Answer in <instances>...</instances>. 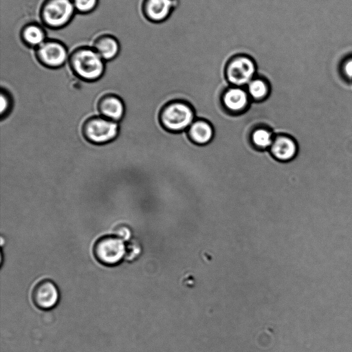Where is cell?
<instances>
[{"instance_id": "3957f363", "label": "cell", "mask_w": 352, "mask_h": 352, "mask_svg": "<svg viewBox=\"0 0 352 352\" xmlns=\"http://www.w3.org/2000/svg\"><path fill=\"white\" fill-rule=\"evenodd\" d=\"M118 122L101 116L88 118L82 126V135L89 143L96 145L109 144L119 134Z\"/></svg>"}, {"instance_id": "2e32d148", "label": "cell", "mask_w": 352, "mask_h": 352, "mask_svg": "<svg viewBox=\"0 0 352 352\" xmlns=\"http://www.w3.org/2000/svg\"><path fill=\"white\" fill-rule=\"evenodd\" d=\"M270 85L267 80L262 76H256L247 85L246 91L251 100L262 101L270 94Z\"/></svg>"}, {"instance_id": "7a4b0ae2", "label": "cell", "mask_w": 352, "mask_h": 352, "mask_svg": "<svg viewBox=\"0 0 352 352\" xmlns=\"http://www.w3.org/2000/svg\"><path fill=\"white\" fill-rule=\"evenodd\" d=\"M76 12L72 0H44L39 9V16L45 27L59 30L70 23Z\"/></svg>"}, {"instance_id": "9c48e42d", "label": "cell", "mask_w": 352, "mask_h": 352, "mask_svg": "<svg viewBox=\"0 0 352 352\" xmlns=\"http://www.w3.org/2000/svg\"><path fill=\"white\" fill-rule=\"evenodd\" d=\"M274 157L282 162L294 161L298 153V144L296 139L289 134H279L274 137L269 148Z\"/></svg>"}, {"instance_id": "ba28073f", "label": "cell", "mask_w": 352, "mask_h": 352, "mask_svg": "<svg viewBox=\"0 0 352 352\" xmlns=\"http://www.w3.org/2000/svg\"><path fill=\"white\" fill-rule=\"evenodd\" d=\"M32 298L34 304L43 310H48L56 305L59 292L56 284L50 279H43L34 286Z\"/></svg>"}, {"instance_id": "6da1fadb", "label": "cell", "mask_w": 352, "mask_h": 352, "mask_svg": "<svg viewBox=\"0 0 352 352\" xmlns=\"http://www.w3.org/2000/svg\"><path fill=\"white\" fill-rule=\"evenodd\" d=\"M105 61L92 46H79L69 54L68 64L79 79L93 82L100 79L106 69Z\"/></svg>"}, {"instance_id": "e0dca14e", "label": "cell", "mask_w": 352, "mask_h": 352, "mask_svg": "<svg viewBox=\"0 0 352 352\" xmlns=\"http://www.w3.org/2000/svg\"><path fill=\"white\" fill-rule=\"evenodd\" d=\"M274 137V133L269 129L258 127L252 133L251 140L256 148L266 150L272 146Z\"/></svg>"}, {"instance_id": "7c38bea8", "label": "cell", "mask_w": 352, "mask_h": 352, "mask_svg": "<svg viewBox=\"0 0 352 352\" xmlns=\"http://www.w3.org/2000/svg\"><path fill=\"white\" fill-rule=\"evenodd\" d=\"M251 98L246 89L241 87L230 86L222 95L221 102L230 113H239L246 109Z\"/></svg>"}, {"instance_id": "9a60e30c", "label": "cell", "mask_w": 352, "mask_h": 352, "mask_svg": "<svg viewBox=\"0 0 352 352\" xmlns=\"http://www.w3.org/2000/svg\"><path fill=\"white\" fill-rule=\"evenodd\" d=\"M190 140L199 145L208 144L214 137L212 126L204 120H195L187 130Z\"/></svg>"}, {"instance_id": "4fadbf2b", "label": "cell", "mask_w": 352, "mask_h": 352, "mask_svg": "<svg viewBox=\"0 0 352 352\" xmlns=\"http://www.w3.org/2000/svg\"><path fill=\"white\" fill-rule=\"evenodd\" d=\"M91 46L105 62L115 59L120 52L119 41L108 33L98 35Z\"/></svg>"}, {"instance_id": "ffe728a7", "label": "cell", "mask_w": 352, "mask_h": 352, "mask_svg": "<svg viewBox=\"0 0 352 352\" xmlns=\"http://www.w3.org/2000/svg\"><path fill=\"white\" fill-rule=\"evenodd\" d=\"M140 252V248L136 243H130L126 245L125 258L133 260Z\"/></svg>"}, {"instance_id": "ac0fdd59", "label": "cell", "mask_w": 352, "mask_h": 352, "mask_svg": "<svg viewBox=\"0 0 352 352\" xmlns=\"http://www.w3.org/2000/svg\"><path fill=\"white\" fill-rule=\"evenodd\" d=\"M76 12L87 14L94 12L99 3V0H72Z\"/></svg>"}, {"instance_id": "52a82bcc", "label": "cell", "mask_w": 352, "mask_h": 352, "mask_svg": "<svg viewBox=\"0 0 352 352\" xmlns=\"http://www.w3.org/2000/svg\"><path fill=\"white\" fill-rule=\"evenodd\" d=\"M35 58L43 67L56 69L68 63L69 54L66 45L55 38H47L34 50Z\"/></svg>"}, {"instance_id": "277c9868", "label": "cell", "mask_w": 352, "mask_h": 352, "mask_svg": "<svg viewBox=\"0 0 352 352\" xmlns=\"http://www.w3.org/2000/svg\"><path fill=\"white\" fill-rule=\"evenodd\" d=\"M195 120L193 109L182 101L168 103L160 113V121L162 126L173 132L188 130Z\"/></svg>"}, {"instance_id": "8992f818", "label": "cell", "mask_w": 352, "mask_h": 352, "mask_svg": "<svg viewBox=\"0 0 352 352\" xmlns=\"http://www.w3.org/2000/svg\"><path fill=\"white\" fill-rule=\"evenodd\" d=\"M126 245L116 235H105L95 242L93 252L95 258L106 266H113L125 258Z\"/></svg>"}, {"instance_id": "d6986e66", "label": "cell", "mask_w": 352, "mask_h": 352, "mask_svg": "<svg viewBox=\"0 0 352 352\" xmlns=\"http://www.w3.org/2000/svg\"><path fill=\"white\" fill-rule=\"evenodd\" d=\"M1 109H0V116L1 118L3 119L7 117L12 108L13 106V100L12 98V96L9 93V91L1 87Z\"/></svg>"}, {"instance_id": "5bb4252c", "label": "cell", "mask_w": 352, "mask_h": 352, "mask_svg": "<svg viewBox=\"0 0 352 352\" xmlns=\"http://www.w3.org/2000/svg\"><path fill=\"white\" fill-rule=\"evenodd\" d=\"M43 25L36 22L25 24L20 30L22 43L34 50L41 45L47 39L46 31Z\"/></svg>"}, {"instance_id": "30bf717a", "label": "cell", "mask_w": 352, "mask_h": 352, "mask_svg": "<svg viewBox=\"0 0 352 352\" xmlns=\"http://www.w3.org/2000/svg\"><path fill=\"white\" fill-rule=\"evenodd\" d=\"M174 7L175 0H143L142 12L150 22L162 23L169 17Z\"/></svg>"}, {"instance_id": "5b68a950", "label": "cell", "mask_w": 352, "mask_h": 352, "mask_svg": "<svg viewBox=\"0 0 352 352\" xmlns=\"http://www.w3.org/2000/svg\"><path fill=\"white\" fill-rule=\"evenodd\" d=\"M224 77L231 86L247 85L257 74V65L250 56L239 54L230 57L226 63Z\"/></svg>"}, {"instance_id": "8fae6325", "label": "cell", "mask_w": 352, "mask_h": 352, "mask_svg": "<svg viewBox=\"0 0 352 352\" xmlns=\"http://www.w3.org/2000/svg\"><path fill=\"white\" fill-rule=\"evenodd\" d=\"M100 116L118 122L125 113V104L120 96L115 94H106L98 101Z\"/></svg>"}, {"instance_id": "44dd1931", "label": "cell", "mask_w": 352, "mask_h": 352, "mask_svg": "<svg viewBox=\"0 0 352 352\" xmlns=\"http://www.w3.org/2000/svg\"><path fill=\"white\" fill-rule=\"evenodd\" d=\"M114 235L122 239L123 241H126L130 239L131 232L127 226H119L115 228Z\"/></svg>"}, {"instance_id": "7402d4cb", "label": "cell", "mask_w": 352, "mask_h": 352, "mask_svg": "<svg viewBox=\"0 0 352 352\" xmlns=\"http://www.w3.org/2000/svg\"><path fill=\"white\" fill-rule=\"evenodd\" d=\"M342 74L348 80L352 81V58L347 60L342 66Z\"/></svg>"}]
</instances>
